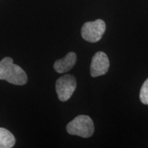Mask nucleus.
Segmentation results:
<instances>
[{"label": "nucleus", "mask_w": 148, "mask_h": 148, "mask_svg": "<svg viewBox=\"0 0 148 148\" xmlns=\"http://www.w3.org/2000/svg\"><path fill=\"white\" fill-rule=\"evenodd\" d=\"M0 79L14 85H24L27 82V74L19 66L13 63L10 57L0 61Z\"/></svg>", "instance_id": "f257e3e1"}, {"label": "nucleus", "mask_w": 148, "mask_h": 148, "mask_svg": "<svg viewBox=\"0 0 148 148\" xmlns=\"http://www.w3.org/2000/svg\"><path fill=\"white\" fill-rule=\"evenodd\" d=\"M106 23L101 19L85 23L82 27L81 34L83 39L90 42H96L102 38L106 31Z\"/></svg>", "instance_id": "7ed1b4c3"}, {"label": "nucleus", "mask_w": 148, "mask_h": 148, "mask_svg": "<svg viewBox=\"0 0 148 148\" xmlns=\"http://www.w3.org/2000/svg\"><path fill=\"white\" fill-rule=\"evenodd\" d=\"M95 127L91 118L81 114L70 121L66 125V131L69 134L76 135L83 138H89L93 134Z\"/></svg>", "instance_id": "f03ea898"}, {"label": "nucleus", "mask_w": 148, "mask_h": 148, "mask_svg": "<svg viewBox=\"0 0 148 148\" xmlns=\"http://www.w3.org/2000/svg\"><path fill=\"white\" fill-rule=\"evenodd\" d=\"M140 100L143 104L148 105V78L144 82L140 90Z\"/></svg>", "instance_id": "6e6552de"}, {"label": "nucleus", "mask_w": 148, "mask_h": 148, "mask_svg": "<svg viewBox=\"0 0 148 148\" xmlns=\"http://www.w3.org/2000/svg\"><path fill=\"white\" fill-rule=\"evenodd\" d=\"M110 62L107 55L103 51H98L93 56L90 66L92 77H97L106 74L108 71Z\"/></svg>", "instance_id": "39448f33"}, {"label": "nucleus", "mask_w": 148, "mask_h": 148, "mask_svg": "<svg viewBox=\"0 0 148 148\" xmlns=\"http://www.w3.org/2000/svg\"><path fill=\"white\" fill-rule=\"evenodd\" d=\"M77 60L76 54L73 51L68 53L64 58L55 62L53 68L57 73H64L70 71L75 65Z\"/></svg>", "instance_id": "423d86ee"}, {"label": "nucleus", "mask_w": 148, "mask_h": 148, "mask_svg": "<svg viewBox=\"0 0 148 148\" xmlns=\"http://www.w3.org/2000/svg\"><path fill=\"white\" fill-rule=\"evenodd\" d=\"M76 86V79L73 75L66 74L59 77L56 82V90L59 100L61 101L69 100L75 91Z\"/></svg>", "instance_id": "20e7f679"}, {"label": "nucleus", "mask_w": 148, "mask_h": 148, "mask_svg": "<svg viewBox=\"0 0 148 148\" xmlns=\"http://www.w3.org/2000/svg\"><path fill=\"white\" fill-rule=\"evenodd\" d=\"M16 142L15 137L10 131L0 127V148H11Z\"/></svg>", "instance_id": "0eeeda50"}]
</instances>
